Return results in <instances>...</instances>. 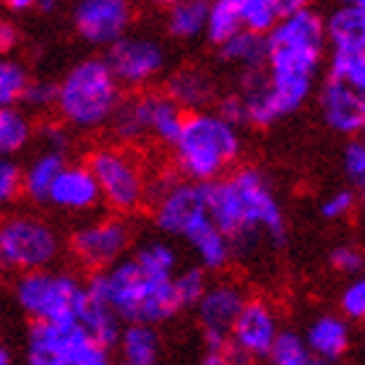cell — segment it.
<instances>
[{
	"instance_id": "obj_1",
	"label": "cell",
	"mask_w": 365,
	"mask_h": 365,
	"mask_svg": "<svg viewBox=\"0 0 365 365\" xmlns=\"http://www.w3.org/2000/svg\"><path fill=\"white\" fill-rule=\"evenodd\" d=\"M206 214L227 237L232 253L251 251L261 235L274 245L287 240V220L269 178L256 168H240L204 185Z\"/></svg>"
},
{
	"instance_id": "obj_2",
	"label": "cell",
	"mask_w": 365,
	"mask_h": 365,
	"mask_svg": "<svg viewBox=\"0 0 365 365\" xmlns=\"http://www.w3.org/2000/svg\"><path fill=\"white\" fill-rule=\"evenodd\" d=\"M173 277L175 274L146 272L130 256L105 272L89 274L84 289L89 297L102 300L123 324L160 327L182 311L173 287Z\"/></svg>"
},
{
	"instance_id": "obj_3",
	"label": "cell",
	"mask_w": 365,
	"mask_h": 365,
	"mask_svg": "<svg viewBox=\"0 0 365 365\" xmlns=\"http://www.w3.org/2000/svg\"><path fill=\"white\" fill-rule=\"evenodd\" d=\"M240 149H243L240 130L209 110L185 115L180 133L173 144L178 173L182 180L198 185L227 175V170L240 157Z\"/></svg>"
},
{
	"instance_id": "obj_4",
	"label": "cell",
	"mask_w": 365,
	"mask_h": 365,
	"mask_svg": "<svg viewBox=\"0 0 365 365\" xmlns=\"http://www.w3.org/2000/svg\"><path fill=\"white\" fill-rule=\"evenodd\" d=\"M120 84L102 58H86L66 73L58 84L55 110L66 128L94 130L113 120L120 105Z\"/></svg>"
},
{
	"instance_id": "obj_5",
	"label": "cell",
	"mask_w": 365,
	"mask_h": 365,
	"mask_svg": "<svg viewBox=\"0 0 365 365\" xmlns=\"http://www.w3.org/2000/svg\"><path fill=\"white\" fill-rule=\"evenodd\" d=\"M264 39H267V76L313 81L327 50L324 16H319L313 8H305L300 14L279 19Z\"/></svg>"
},
{
	"instance_id": "obj_6",
	"label": "cell",
	"mask_w": 365,
	"mask_h": 365,
	"mask_svg": "<svg viewBox=\"0 0 365 365\" xmlns=\"http://www.w3.org/2000/svg\"><path fill=\"white\" fill-rule=\"evenodd\" d=\"M16 303L31 324H71L78 321L86 303L84 282L73 272L39 269L16 279Z\"/></svg>"
},
{
	"instance_id": "obj_7",
	"label": "cell",
	"mask_w": 365,
	"mask_h": 365,
	"mask_svg": "<svg viewBox=\"0 0 365 365\" xmlns=\"http://www.w3.org/2000/svg\"><path fill=\"white\" fill-rule=\"evenodd\" d=\"M89 173L97 180L99 198L115 214H133L149 201V182L144 168L120 146H102L89 154Z\"/></svg>"
},
{
	"instance_id": "obj_8",
	"label": "cell",
	"mask_w": 365,
	"mask_h": 365,
	"mask_svg": "<svg viewBox=\"0 0 365 365\" xmlns=\"http://www.w3.org/2000/svg\"><path fill=\"white\" fill-rule=\"evenodd\" d=\"M29 365H113L110 350L99 347L81 324H29L26 329Z\"/></svg>"
},
{
	"instance_id": "obj_9",
	"label": "cell",
	"mask_w": 365,
	"mask_h": 365,
	"mask_svg": "<svg viewBox=\"0 0 365 365\" xmlns=\"http://www.w3.org/2000/svg\"><path fill=\"white\" fill-rule=\"evenodd\" d=\"M0 240L8 269L21 274L53 269L61 256V235L50 222L31 214H14L0 222Z\"/></svg>"
},
{
	"instance_id": "obj_10",
	"label": "cell",
	"mask_w": 365,
	"mask_h": 365,
	"mask_svg": "<svg viewBox=\"0 0 365 365\" xmlns=\"http://www.w3.org/2000/svg\"><path fill=\"white\" fill-rule=\"evenodd\" d=\"M279 316L267 297H245L235 324L230 329V339L225 355L237 365H251L256 360H267L274 339L279 336Z\"/></svg>"
},
{
	"instance_id": "obj_11",
	"label": "cell",
	"mask_w": 365,
	"mask_h": 365,
	"mask_svg": "<svg viewBox=\"0 0 365 365\" xmlns=\"http://www.w3.org/2000/svg\"><path fill=\"white\" fill-rule=\"evenodd\" d=\"M149 201H152L154 225L165 235L182 237L196 222H201L206 214L204 185L178 178H165L154 188H149Z\"/></svg>"
},
{
	"instance_id": "obj_12",
	"label": "cell",
	"mask_w": 365,
	"mask_h": 365,
	"mask_svg": "<svg viewBox=\"0 0 365 365\" xmlns=\"http://www.w3.org/2000/svg\"><path fill=\"white\" fill-rule=\"evenodd\" d=\"M130 248V227L123 217H102L86 222L71 235V253L89 274L105 272L125 259Z\"/></svg>"
},
{
	"instance_id": "obj_13",
	"label": "cell",
	"mask_w": 365,
	"mask_h": 365,
	"mask_svg": "<svg viewBox=\"0 0 365 365\" xmlns=\"http://www.w3.org/2000/svg\"><path fill=\"white\" fill-rule=\"evenodd\" d=\"M165 47L144 34H125L107 47V68L120 86H144L165 68Z\"/></svg>"
},
{
	"instance_id": "obj_14",
	"label": "cell",
	"mask_w": 365,
	"mask_h": 365,
	"mask_svg": "<svg viewBox=\"0 0 365 365\" xmlns=\"http://www.w3.org/2000/svg\"><path fill=\"white\" fill-rule=\"evenodd\" d=\"M245 297H248L245 289L235 282H214L206 287V292L196 303V311L209 352H222L227 347L230 329L235 324Z\"/></svg>"
},
{
	"instance_id": "obj_15",
	"label": "cell",
	"mask_w": 365,
	"mask_h": 365,
	"mask_svg": "<svg viewBox=\"0 0 365 365\" xmlns=\"http://www.w3.org/2000/svg\"><path fill=\"white\" fill-rule=\"evenodd\" d=\"M130 16L128 0H78L73 24L84 42L110 47L128 34Z\"/></svg>"
},
{
	"instance_id": "obj_16",
	"label": "cell",
	"mask_w": 365,
	"mask_h": 365,
	"mask_svg": "<svg viewBox=\"0 0 365 365\" xmlns=\"http://www.w3.org/2000/svg\"><path fill=\"white\" fill-rule=\"evenodd\" d=\"M321 115L331 130L342 136H358L365 128V97L342 81H324L321 86Z\"/></svg>"
},
{
	"instance_id": "obj_17",
	"label": "cell",
	"mask_w": 365,
	"mask_h": 365,
	"mask_svg": "<svg viewBox=\"0 0 365 365\" xmlns=\"http://www.w3.org/2000/svg\"><path fill=\"white\" fill-rule=\"evenodd\" d=\"M99 188L94 175L89 173L86 165H66L61 175L55 178L47 204H53L61 212H91L99 206Z\"/></svg>"
},
{
	"instance_id": "obj_18",
	"label": "cell",
	"mask_w": 365,
	"mask_h": 365,
	"mask_svg": "<svg viewBox=\"0 0 365 365\" xmlns=\"http://www.w3.org/2000/svg\"><path fill=\"white\" fill-rule=\"evenodd\" d=\"M303 339L316 358L334 365L347 358V352L352 347L350 321H344L339 313H321V316H316L311 321V327L303 334Z\"/></svg>"
},
{
	"instance_id": "obj_19",
	"label": "cell",
	"mask_w": 365,
	"mask_h": 365,
	"mask_svg": "<svg viewBox=\"0 0 365 365\" xmlns=\"http://www.w3.org/2000/svg\"><path fill=\"white\" fill-rule=\"evenodd\" d=\"M182 240L196 251L198 267L204 269V272H222V269L230 267V261L235 259L230 240L214 227V222L209 220V217L196 222V225L182 235Z\"/></svg>"
},
{
	"instance_id": "obj_20",
	"label": "cell",
	"mask_w": 365,
	"mask_h": 365,
	"mask_svg": "<svg viewBox=\"0 0 365 365\" xmlns=\"http://www.w3.org/2000/svg\"><path fill=\"white\" fill-rule=\"evenodd\" d=\"M182 113H201L214 99V81L212 76L201 68H180L168 78V91H165Z\"/></svg>"
},
{
	"instance_id": "obj_21",
	"label": "cell",
	"mask_w": 365,
	"mask_h": 365,
	"mask_svg": "<svg viewBox=\"0 0 365 365\" xmlns=\"http://www.w3.org/2000/svg\"><path fill=\"white\" fill-rule=\"evenodd\" d=\"M113 133L123 144H136L152 136V118H149V94L120 99L113 115Z\"/></svg>"
},
{
	"instance_id": "obj_22",
	"label": "cell",
	"mask_w": 365,
	"mask_h": 365,
	"mask_svg": "<svg viewBox=\"0 0 365 365\" xmlns=\"http://www.w3.org/2000/svg\"><path fill=\"white\" fill-rule=\"evenodd\" d=\"M120 365H157L160 363V334L157 327L125 324L118 339Z\"/></svg>"
},
{
	"instance_id": "obj_23",
	"label": "cell",
	"mask_w": 365,
	"mask_h": 365,
	"mask_svg": "<svg viewBox=\"0 0 365 365\" xmlns=\"http://www.w3.org/2000/svg\"><path fill=\"white\" fill-rule=\"evenodd\" d=\"M66 165H68L66 154L39 152L29 162V168L21 170V196H26L34 204H47V196H50L55 178L61 175V170Z\"/></svg>"
},
{
	"instance_id": "obj_24",
	"label": "cell",
	"mask_w": 365,
	"mask_h": 365,
	"mask_svg": "<svg viewBox=\"0 0 365 365\" xmlns=\"http://www.w3.org/2000/svg\"><path fill=\"white\" fill-rule=\"evenodd\" d=\"M329 78L342 81L355 91L365 89V39L358 42H334L329 58Z\"/></svg>"
},
{
	"instance_id": "obj_25",
	"label": "cell",
	"mask_w": 365,
	"mask_h": 365,
	"mask_svg": "<svg viewBox=\"0 0 365 365\" xmlns=\"http://www.w3.org/2000/svg\"><path fill=\"white\" fill-rule=\"evenodd\" d=\"M76 324H81V329H84L86 334L99 347H105V350H113L115 344H118V339H120L123 327H125L102 300H94L89 295H86V303L81 308V316H78Z\"/></svg>"
},
{
	"instance_id": "obj_26",
	"label": "cell",
	"mask_w": 365,
	"mask_h": 365,
	"mask_svg": "<svg viewBox=\"0 0 365 365\" xmlns=\"http://www.w3.org/2000/svg\"><path fill=\"white\" fill-rule=\"evenodd\" d=\"M31 136L34 125L21 107H0V160H11L14 154L26 149Z\"/></svg>"
},
{
	"instance_id": "obj_27",
	"label": "cell",
	"mask_w": 365,
	"mask_h": 365,
	"mask_svg": "<svg viewBox=\"0 0 365 365\" xmlns=\"http://www.w3.org/2000/svg\"><path fill=\"white\" fill-rule=\"evenodd\" d=\"M209 0H175L168 8V34L175 39H193L204 34Z\"/></svg>"
},
{
	"instance_id": "obj_28",
	"label": "cell",
	"mask_w": 365,
	"mask_h": 365,
	"mask_svg": "<svg viewBox=\"0 0 365 365\" xmlns=\"http://www.w3.org/2000/svg\"><path fill=\"white\" fill-rule=\"evenodd\" d=\"M222 58L237 68L245 71H261L267 68V39L261 34H251V31H240L235 37L225 42L220 47Z\"/></svg>"
},
{
	"instance_id": "obj_29",
	"label": "cell",
	"mask_w": 365,
	"mask_h": 365,
	"mask_svg": "<svg viewBox=\"0 0 365 365\" xmlns=\"http://www.w3.org/2000/svg\"><path fill=\"white\" fill-rule=\"evenodd\" d=\"M149 118H152V136L168 146L175 144L178 133L182 128V120H185V113L165 91H152L149 94Z\"/></svg>"
},
{
	"instance_id": "obj_30",
	"label": "cell",
	"mask_w": 365,
	"mask_h": 365,
	"mask_svg": "<svg viewBox=\"0 0 365 365\" xmlns=\"http://www.w3.org/2000/svg\"><path fill=\"white\" fill-rule=\"evenodd\" d=\"M243 24H240V11H237V0H209V11H206L204 34L214 47H222L225 42L240 34Z\"/></svg>"
},
{
	"instance_id": "obj_31",
	"label": "cell",
	"mask_w": 365,
	"mask_h": 365,
	"mask_svg": "<svg viewBox=\"0 0 365 365\" xmlns=\"http://www.w3.org/2000/svg\"><path fill=\"white\" fill-rule=\"evenodd\" d=\"M324 31L329 45L365 39V6H339L329 19H324Z\"/></svg>"
},
{
	"instance_id": "obj_32",
	"label": "cell",
	"mask_w": 365,
	"mask_h": 365,
	"mask_svg": "<svg viewBox=\"0 0 365 365\" xmlns=\"http://www.w3.org/2000/svg\"><path fill=\"white\" fill-rule=\"evenodd\" d=\"M267 360H269V365H329L321 358H316V355L308 350L303 334H297L292 329H282L279 336L274 339Z\"/></svg>"
},
{
	"instance_id": "obj_33",
	"label": "cell",
	"mask_w": 365,
	"mask_h": 365,
	"mask_svg": "<svg viewBox=\"0 0 365 365\" xmlns=\"http://www.w3.org/2000/svg\"><path fill=\"white\" fill-rule=\"evenodd\" d=\"M237 11H240L243 31L261 34V37H267L274 29V24L279 21L269 0H237Z\"/></svg>"
},
{
	"instance_id": "obj_34",
	"label": "cell",
	"mask_w": 365,
	"mask_h": 365,
	"mask_svg": "<svg viewBox=\"0 0 365 365\" xmlns=\"http://www.w3.org/2000/svg\"><path fill=\"white\" fill-rule=\"evenodd\" d=\"M173 287H175L180 308H196V303L201 300L206 287H209V279H206V272L201 267H190L182 269V272H175Z\"/></svg>"
},
{
	"instance_id": "obj_35",
	"label": "cell",
	"mask_w": 365,
	"mask_h": 365,
	"mask_svg": "<svg viewBox=\"0 0 365 365\" xmlns=\"http://www.w3.org/2000/svg\"><path fill=\"white\" fill-rule=\"evenodd\" d=\"M26 84H29L26 71H24L16 61L0 58V107L19 105Z\"/></svg>"
},
{
	"instance_id": "obj_36",
	"label": "cell",
	"mask_w": 365,
	"mask_h": 365,
	"mask_svg": "<svg viewBox=\"0 0 365 365\" xmlns=\"http://www.w3.org/2000/svg\"><path fill=\"white\" fill-rule=\"evenodd\" d=\"M329 264H331V269L339 274H350V277H355V274L363 272V251H360L358 245L352 243H339L336 248H331V253H329Z\"/></svg>"
},
{
	"instance_id": "obj_37",
	"label": "cell",
	"mask_w": 365,
	"mask_h": 365,
	"mask_svg": "<svg viewBox=\"0 0 365 365\" xmlns=\"http://www.w3.org/2000/svg\"><path fill=\"white\" fill-rule=\"evenodd\" d=\"M339 311L344 321H363L365 316V282L355 279L339 295Z\"/></svg>"
},
{
	"instance_id": "obj_38",
	"label": "cell",
	"mask_w": 365,
	"mask_h": 365,
	"mask_svg": "<svg viewBox=\"0 0 365 365\" xmlns=\"http://www.w3.org/2000/svg\"><path fill=\"white\" fill-rule=\"evenodd\" d=\"M342 165H344L347 180H350L355 188H363L365 185V144L363 141H355V138H352L350 144L344 146Z\"/></svg>"
},
{
	"instance_id": "obj_39",
	"label": "cell",
	"mask_w": 365,
	"mask_h": 365,
	"mask_svg": "<svg viewBox=\"0 0 365 365\" xmlns=\"http://www.w3.org/2000/svg\"><path fill=\"white\" fill-rule=\"evenodd\" d=\"M21 196V168L14 160H0V206H11Z\"/></svg>"
},
{
	"instance_id": "obj_40",
	"label": "cell",
	"mask_w": 365,
	"mask_h": 365,
	"mask_svg": "<svg viewBox=\"0 0 365 365\" xmlns=\"http://www.w3.org/2000/svg\"><path fill=\"white\" fill-rule=\"evenodd\" d=\"M355 206H358V196H355V190L350 188H342V190H334L331 196L321 204V214H324V220H344V217H350L355 212Z\"/></svg>"
},
{
	"instance_id": "obj_41",
	"label": "cell",
	"mask_w": 365,
	"mask_h": 365,
	"mask_svg": "<svg viewBox=\"0 0 365 365\" xmlns=\"http://www.w3.org/2000/svg\"><path fill=\"white\" fill-rule=\"evenodd\" d=\"M55 97H58V86L47 84V81H29L21 94V102L29 110H47L55 107Z\"/></svg>"
},
{
	"instance_id": "obj_42",
	"label": "cell",
	"mask_w": 365,
	"mask_h": 365,
	"mask_svg": "<svg viewBox=\"0 0 365 365\" xmlns=\"http://www.w3.org/2000/svg\"><path fill=\"white\" fill-rule=\"evenodd\" d=\"M39 136L45 141V152H55V154H66V149L71 146V136L68 128L63 123H45Z\"/></svg>"
},
{
	"instance_id": "obj_43",
	"label": "cell",
	"mask_w": 365,
	"mask_h": 365,
	"mask_svg": "<svg viewBox=\"0 0 365 365\" xmlns=\"http://www.w3.org/2000/svg\"><path fill=\"white\" fill-rule=\"evenodd\" d=\"M217 115H220L225 123H230L232 128H240V125H245V107H243V99H240V94H237V91H232V94H227V97H222L220 107H217Z\"/></svg>"
},
{
	"instance_id": "obj_44",
	"label": "cell",
	"mask_w": 365,
	"mask_h": 365,
	"mask_svg": "<svg viewBox=\"0 0 365 365\" xmlns=\"http://www.w3.org/2000/svg\"><path fill=\"white\" fill-rule=\"evenodd\" d=\"M19 45V29L14 24L0 19V58H6L8 53H14Z\"/></svg>"
},
{
	"instance_id": "obj_45",
	"label": "cell",
	"mask_w": 365,
	"mask_h": 365,
	"mask_svg": "<svg viewBox=\"0 0 365 365\" xmlns=\"http://www.w3.org/2000/svg\"><path fill=\"white\" fill-rule=\"evenodd\" d=\"M269 3H272L277 19H287V16L300 14V11H305V8H311L308 6L311 0H269Z\"/></svg>"
},
{
	"instance_id": "obj_46",
	"label": "cell",
	"mask_w": 365,
	"mask_h": 365,
	"mask_svg": "<svg viewBox=\"0 0 365 365\" xmlns=\"http://www.w3.org/2000/svg\"><path fill=\"white\" fill-rule=\"evenodd\" d=\"M6 3L11 11H16V14H26V11H31V8H37V0H6Z\"/></svg>"
},
{
	"instance_id": "obj_47",
	"label": "cell",
	"mask_w": 365,
	"mask_h": 365,
	"mask_svg": "<svg viewBox=\"0 0 365 365\" xmlns=\"http://www.w3.org/2000/svg\"><path fill=\"white\" fill-rule=\"evenodd\" d=\"M204 365H237L232 358H227L225 352H209L204 360Z\"/></svg>"
},
{
	"instance_id": "obj_48",
	"label": "cell",
	"mask_w": 365,
	"mask_h": 365,
	"mask_svg": "<svg viewBox=\"0 0 365 365\" xmlns=\"http://www.w3.org/2000/svg\"><path fill=\"white\" fill-rule=\"evenodd\" d=\"M16 360H14V350L8 347L3 339H0V365H14Z\"/></svg>"
},
{
	"instance_id": "obj_49",
	"label": "cell",
	"mask_w": 365,
	"mask_h": 365,
	"mask_svg": "<svg viewBox=\"0 0 365 365\" xmlns=\"http://www.w3.org/2000/svg\"><path fill=\"white\" fill-rule=\"evenodd\" d=\"M39 11H55V0H37Z\"/></svg>"
},
{
	"instance_id": "obj_50",
	"label": "cell",
	"mask_w": 365,
	"mask_h": 365,
	"mask_svg": "<svg viewBox=\"0 0 365 365\" xmlns=\"http://www.w3.org/2000/svg\"><path fill=\"white\" fill-rule=\"evenodd\" d=\"M6 272H11V269H8V264H6V253H3V240H0V274H6Z\"/></svg>"
},
{
	"instance_id": "obj_51",
	"label": "cell",
	"mask_w": 365,
	"mask_h": 365,
	"mask_svg": "<svg viewBox=\"0 0 365 365\" xmlns=\"http://www.w3.org/2000/svg\"><path fill=\"white\" fill-rule=\"evenodd\" d=\"M144 3H152V6H162V8H170L175 0H144Z\"/></svg>"
},
{
	"instance_id": "obj_52",
	"label": "cell",
	"mask_w": 365,
	"mask_h": 365,
	"mask_svg": "<svg viewBox=\"0 0 365 365\" xmlns=\"http://www.w3.org/2000/svg\"><path fill=\"white\" fill-rule=\"evenodd\" d=\"M339 6H365V0H336Z\"/></svg>"
}]
</instances>
